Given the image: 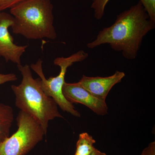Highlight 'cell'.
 <instances>
[{"label": "cell", "mask_w": 155, "mask_h": 155, "mask_svg": "<svg viewBox=\"0 0 155 155\" xmlns=\"http://www.w3.org/2000/svg\"><path fill=\"white\" fill-rule=\"evenodd\" d=\"M155 27L140 2L117 16L113 25L99 31L87 47L93 49L108 44L127 60L136 58L143 38Z\"/></svg>", "instance_id": "6da1fadb"}, {"label": "cell", "mask_w": 155, "mask_h": 155, "mask_svg": "<svg viewBox=\"0 0 155 155\" xmlns=\"http://www.w3.org/2000/svg\"><path fill=\"white\" fill-rule=\"evenodd\" d=\"M17 67L22 78L19 85H11L16 96L15 105L20 110L33 117L46 134L49 122L64 117L59 113L55 101L42 89L40 78H33L30 66L20 64Z\"/></svg>", "instance_id": "7a4b0ae2"}, {"label": "cell", "mask_w": 155, "mask_h": 155, "mask_svg": "<svg viewBox=\"0 0 155 155\" xmlns=\"http://www.w3.org/2000/svg\"><path fill=\"white\" fill-rule=\"evenodd\" d=\"M53 8L51 0H25L11 8L13 33L28 39H55Z\"/></svg>", "instance_id": "3957f363"}, {"label": "cell", "mask_w": 155, "mask_h": 155, "mask_svg": "<svg viewBox=\"0 0 155 155\" xmlns=\"http://www.w3.org/2000/svg\"><path fill=\"white\" fill-rule=\"evenodd\" d=\"M88 57L87 53L83 50H80L67 58H56L54 60V64L60 67L61 71L56 77H51L48 79L46 78L44 74L43 62L41 59H39L36 64H31L30 66V68L39 76L41 86L45 94L52 98L63 111L77 117H80L81 114L73 104L64 97L63 87L65 82V75L67 69L74 63L83 61Z\"/></svg>", "instance_id": "277c9868"}, {"label": "cell", "mask_w": 155, "mask_h": 155, "mask_svg": "<svg viewBox=\"0 0 155 155\" xmlns=\"http://www.w3.org/2000/svg\"><path fill=\"white\" fill-rule=\"evenodd\" d=\"M17 121V131L0 143V155H26L46 135L41 125L23 111L19 112Z\"/></svg>", "instance_id": "5b68a950"}, {"label": "cell", "mask_w": 155, "mask_h": 155, "mask_svg": "<svg viewBox=\"0 0 155 155\" xmlns=\"http://www.w3.org/2000/svg\"><path fill=\"white\" fill-rule=\"evenodd\" d=\"M14 17L11 14L0 12V57L6 62L11 61L17 65L21 64V56L28 45L19 46L14 43L8 28L13 25Z\"/></svg>", "instance_id": "8992f818"}, {"label": "cell", "mask_w": 155, "mask_h": 155, "mask_svg": "<svg viewBox=\"0 0 155 155\" xmlns=\"http://www.w3.org/2000/svg\"><path fill=\"white\" fill-rule=\"evenodd\" d=\"M64 97L71 104H80L86 106L99 115L107 114L108 107L105 101L100 99L84 89L78 82H65L63 87Z\"/></svg>", "instance_id": "52a82bcc"}, {"label": "cell", "mask_w": 155, "mask_h": 155, "mask_svg": "<svg viewBox=\"0 0 155 155\" xmlns=\"http://www.w3.org/2000/svg\"><path fill=\"white\" fill-rule=\"evenodd\" d=\"M125 76L124 72L116 71L107 77H88L83 75L78 83L84 89L100 99L105 101L111 89L121 82Z\"/></svg>", "instance_id": "ba28073f"}, {"label": "cell", "mask_w": 155, "mask_h": 155, "mask_svg": "<svg viewBox=\"0 0 155 155\" xmlns=\"http://www.w3.org/2000/svg\"><path fill=\"white\" fill-rule=\"evenodd\" d=\"M14 121L13 110L11 107L0 104V143L8 138Z\"/></svg>", "instance_id": "9c48e42d"}, {"label": "cell", "mask_w": 155, "mask_h": 155, "mask_svg": "<svg viewBox=\"0 0 155 155\" xmlns=\"http://www.w3.org/2000/svg\"><path fill=\"white\" fill-rule=\"evenodd\" d=\"M96 140L88 133H83L79 134L76 143V149L75 155H88L96 150L94 147Z\"/></svg>", "instance_id": "30bf717a"}, {"label": "cell", "mask_w": 155, "mask_h": 155, "mask_svg": "<svg viewBox=\"0 0 155 155\" xmlns=\"http://www.w3.org/2000/svg\"><path fill=\"white\" fill-rule=\"evenodd\" d=\"M110 0H94L91 8L94 10V18L100 20L104 14L105 9Z\"/></svg>", "instance_id": "8fae6325"}, {"label": "cell", "mask_w": 155, "mask_h": 155, "mask_svg": "<svg viewBox=\"0 0 155 155\" xmlns=\"http://www.w3.org/2000/svg\"><path fill=\"white\" fill-rule=\"evenodd\" d=\"M150 19L155 22V0H140Z\"/></svg>", "instance_id": "7c38bea8"}, {"label": "cell", "mask_w": 155, "mask_h": 155, "mask_svg": "<svg viewBox=\"0 0 155 155\" xmlns=\"http://www.w3.org/2000/svg\"><path fill=\"white\" fill-rule=\"evenodd\" d=\"M25 0H0V12L11 9Z\"/></svg>", "instance_id": "4fadbf2b"}, {"label": "cell", "mask_w": 155, "mask_h": 155, "mask_svg": "<svg viewBox=\"0 0 155 155\" xmlns=\"http://www.w3.org/2000/svg\"><path fill=\"white\" fill-rule=\"evenodd\" d=\"M17 76L13 73L3 74L0 73V84H3L9 81L17 80Z\"/></svg>", "instance_id": "5bb4252c"}, {"label": "cell", "mask_w": 155, "mask_h": 155, "mask_svg": "<svg viewBox=\"0 0 155 155\" xmlns=\"http://www.w3.org/2000/svg\"><path fill=\"white\" fill-rule=\"evenodd\" d=\"M140 155H155V142H151L143 150Z\"/></svg>", "instance_id": "9a60e30c"}, {"label": "cell", "mask_w": 155, "mask_h": 155, "mask_svg": "<svg viewBox=\"0 0 155 155\" xmlns=\"http://www.w3.org/2000/svg\"><path fill=\"white\" fill-rule=\"evenodd\" d=\"M88 155H107V154L104 153L96 149L95 150H94L93 152H92L90 154Z\"/></svg>", "instance_id": "2e32d148"}, {"label": "cell", "mask_w": 155, "mask_h": 155, "mask_svg": "<svg viewBox=\"0 0 155 155\" xmlns=\"http://www.w3.org/2000/svg\"><path fill=\"white\" fill-rule=\"evenodd\" d=\"M92 1H94V0H92Z\"/></svg>", "instance_id": "e0dca14e"}]
</instances>
